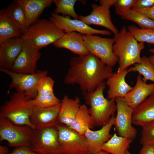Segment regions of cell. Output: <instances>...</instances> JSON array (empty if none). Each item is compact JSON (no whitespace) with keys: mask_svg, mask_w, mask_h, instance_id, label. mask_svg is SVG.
I'll list each match as a JSON object with an SVG mask.
<instances>
[{"mask_svg":"<svg viewBox=\"0 0 154 154\" xmlns=\"http://www.w3.org/2000/svg\"><path fill=\"white\" fill-rule=\"evenodd\" d=\"M123 18L135 23L140 28L154 29V21L141 12L131 9Z\"/></svg>","mask_w":154,"mask_h":154,"instance_id":"obj_30","label":"cell"},{"mask_svg":"<svg viewBox=\"0 0 154 154\" xmlns=\"http://www.w3.org/2000/svg\"><path fill=\"white\" fill-rule=\"evenodd\" d=\"M49 20L65 33L77 32L83 35L100 34L109 36L112 32L107 30L95 29L79 19H71L68 16L60 15L54 13H51Z\"/></svg>","mask_w":154,"mask_h":154,"instance_id":"obj_13","label":"cell"},{"mask_svg":"<svg viewBox=\"0 0 154 154\" xmlns=\"http://www.w3.org/2000/svg\"><path fill=\"white\" fill-rule=\"evenodd\" d=\"M60 108V104L47 108L33 106L29 120L34 130L56 126L59 123L58 117Z\"/></svg>","mask_w":154,"mask_h":154,"instance_id":"obj_14","label":"cell"},{"mask_svg":"<svg viewBox=\"0 0 154 154\" xmlns=\"http://www.w3.org/2000/svg\"><path fill=\"white\" fill-rule=\"evenodd\" d=\"M22 31L8 15L6 8L0 11V44L13 37H21Z\"/></svg>","mask_w":154,"mask_h":154,"instance_id":"obj_24","label":"cell"},{"mask_svg":"<svg viewBox=\"0 0 154 154\" xmlns=\"http://www.w3.org/2000/svg\"><path fill=\"white\" fill-rule=\"evenodd\" d=\"M77 0H53L56 6L54 13L61 14L72 17L74 19H79V16L75 11L74 6Z\"/></svg>","mask_w":154,"mask_h":154,"instance_id":"obj_29","label":"cell"},{"mask_svg":"<svg viewBox=\"0 0 154 154\" xmlns=\"http://www.w3.org/2000/svg\"><path fill=\"white\" fill-rule=\"evenodd\" d=\"M65 33L49 19H39L26 29L21 38L25 43L39 50L53 44Z\"/></svg>","mask_w":154,"mask_h":154,"instance_id":"obj_3","label":"cell"},{"mask_svg":"<svg viewBox=\"0 0 154 154\" xmlns=\"http://www.w3.org/2000/svg\"><path fill=\"white\" fill-rule=\"evenodd\" d=\"M116 0H101L100 5L93 3L91 5L92 10L89 15L79 16V19L88 25H96L104 27L116 34L119 31L112 23L111 19L110 8L114 6Z\"/></svg>","mask_w":154,"mask_h":154,"instance_id":"obj_11","label":"cell"},{"mask_svg":"<svg viewBox=\"0 0 154 154\" xmlns=\"http://www.w3.org/2000/svg\"><path fill=\"white\" fill-rule=\"evenodd\" d=\"M79 98H71L65 95L61 101L58 120L59 123L69 127L73 121L81 106Z\"/></svg>","mask_w":154,"mask_h":154,"instance_id":"obj_23","label":"cell"},{"mask_svg":"<svg viewBox=\"0 0 154 154\" xmlns=\"http://www.w3.org/2000/svg\"><path fill=\"white\" fill-rule=\"evenodd\" d=\"M41 55L39 50L25 42L23 48L11 70L19 73H34L37 71V64Z\"/></svg>","mask_w":154,"mask_h":154,"instance_id":"obj_15","label":"cell"},{"mask_svg":"<svg viewBox=\"0 0 154 154\" xmlns=\"http://www.w3.org/2000/svg\"><path fill=\"white\" fill-rule=\"evenodd\" d=\"M139 154H154V146L143 145Z\"/></svg>","mask_w":154,"mask_h":154,"instance_id":"obj_39","label":"cell"},{"mask_svg":"<svg viewBox=\"0 0 154 154\" xmlns=\"http://www.w3.org/2000/svg\"><path fill=\"white\" fill-rule=\"evenodd\" d=\"M128 73L138 72L143 76L142 80L145 82L149 80L154 82V66L146 56L142 57L140 62L134 64L133 66L128 69Z\"/></svg>","mask_w":154,"mask_h":154,"instance_id":"obj_28","label":"cell"},{"mask_svg":"<svg viewBox=\"0 0 154 154\" xmlns=\"http://www.w3.org/2000/svg\"><path fill=\"white\" fill-rule=\"evenodd\" d=\"M126 154H131V153L128 151V150H127L126 151Z\"/></svg>","mask_w":154,"mask_h":154,"instance_id":"obj_44","label":"cell"},{"mask_svg":"<svg viewBox=\"0 0 154 154\" xmlns=\"http://www.w3.org/2000/svg\"><path fill=\"white\" fill-rule=\"evenodd\" d=\"M34 129L27 125H18L9 119L0 117V142L6 140L8 146L31 147V139Z\"/></svg>","mask_w":154,"mask_h":154,"instance_id":"obj_7","label":"cell"},{"mask_svg":"<svg viewBox=\"0 0 154 154\" xmlns=\"http://www.w3.org/2000/svg\"><path fill=\"white\" fill-rule=\"evenodd\" d=\"M149 52L154 54V48H151L149 49Z\"/></svg>","mask_w":154,"mask_h":154,"instance_id":"obj_43","label":"cell"},{"mask_svg":"<svg viewBox=\"0 0 154 154\" xmlns=\"http://www.w3.org/2000/svg\"><path fill=\"white\" fill-rule=\"evenodd\" d=\"M94 127L92 119L88 108L85 104L81 105L73 121L68 127L81 135H84L86 129Z\"/></svg>","mask_w":154,"mask_h":154,"instance_id":"obj_25","label":"cell"},{"mask_svg":"<svg viewBox=\"0 0 154 154\" xmlns=\"http://www.w3.org/2000/svg\"><path fill=\"white\" fill-rule=\"evenodd\" d=\"M133 141L131 139L118 135L115 133L103 145L102 150L110 154H126Z\"/></svg>","mask_w":154,"mask_h":154,"instance_id":"obj_26","label":"cell"},{"mask_svg":"<svg viewBox=\"0 0 154 154\" xmlns=\"http://www.w3.org/2000/svg\"><path fill=\"white\" fill-rule=\"evenodd\" d=\"M115 117L112 116L109 122L100 129L93 131L87 129L84 136L88 143L91 154H96L102 151L103 145L112 136L110 131L114 126Z\"/></svg>","mask_w":154,"mask_h":154,"instance_id":"obj_17","label":"cell"},{"mask_svg":"<svg viewBox=\"0 0 154 154\" xmlns=\"http://www.w3.org/2000/svg\"><path fill=\"white\" fill-rule=\"evenodd\" d=\"M140 142L143 145L154 146V120L142 127Z\"/></svg>","mask_w":154,"mask_h":154,"instance_id":"obj_33","label":"cell"},{"mask_svg":"<svg viewBox=\"0 0 154 154\" xmlns=\"http://www.w3.org/2000/svg\"><path fill=\"white\" fill-rule=\"evenodd\" d=\"M0 70L9 75L11 79L8 94L12 89L14 88L16 92L33 99L37 95V87L39 81L47 76L48 74L47 70H38L32 74L16 73L2 67H0Z\"/></svg>","mask_w":154,"mask_h":154,"instance_id":"obj_6","label":"cell"},{"mask_svg":"<svg viewBox=\"0 0 154 154\" xmlns=\"http://www.w3.org/2000/svg\"><path fill=\"white\" fill-rule=\"evenodd\" d=\"M24 44L21 37L11 38L0 44V67L11 70Z\"/></svg>","mask_w":154,"mask_h":154,"instance_id":"obj_16","label":"cell"},{"mask_svg":"<svg viewBox=\"0 0 154 154\" xmlns=\"http://www.w3.org/2000/svg\"><path fill=\"white\" fill-rule=\"evenodd\" d=\"M153 93L154 83L147 84L139 74L134 86L123 98L125 103L133 110Z\"/></svg>","mask_w":154,"mask_h":154,"instance_id":"obj_18","label":"cell"},{"mask_svg":"<svg viewBox=\"0 0 154 154\" xmlns=\"http://www.w3.org/2000/svg\"><path fill=\"white\" fill-rule=\"evenodd\" d=\"M9 154H39L33 151L31 147L21 146L15 148Z\"/></svg>","mask_w":154,"mask_h":154,"instance_id":"obj_37","label":"cell"},{"mask_svg":"<svg viewBox=\"0 0 154 154\" xmlns=\"http://www.w3.org/2000/svg\"><path fill=\"white\" fill-rule=\"evenodd\" d=\"M148 58L150 61L154 66V54L150 56Z\"/></svg>","mask_w":154,"mask_h":154,"instance_id":"obj_41","label":"cell"},{"mask_svg":"<svg viewBox=\"0 0 154 154\" xmlns=\"http://www.w3.org/2000/svg\"><path fill=\"white\" fill-rule=\"evenodd\" d=\"M132 9L142 12L148 18L154 21V6L146 8Z\"/></svg>","mask_w":154,"mask_h":154,"instance_id":"obj_38","label":"cell"},{"mask_svg":"<svg viewBox=\"0 0 154 154\" xmlns=\"http://www.w3.org/2000/svg\"><path fill=\"white\" fill-rule=\"evenodd\" d=\"M127 29L138 42L154 44V29H142L134 25Z\"/></svg>","mask_w":154,"mask_h":154,"instance_id":"obj_31","label":"cell"},{"mask_svg":"<svg viewBox=\"0 0 154 154\" xmlns=\"http://www.w3.org/2000/svg\"><path fill=\"white\" fill-rule=\"evenodd\" d=\"M6 9L8 16L23 33L26 27L25 15L22 6L17 0H15Z\"/></svg>","mask_w":154,"mask_h":154,"instance_id":"obj_27","label":"cell"},{"mask_svg":"<svg viewBox=\"0 0 154 154\" xmlns=\"http://www.w3.org/2000/svg\"><path fill=\"white\" fill-rule=\"evenodd\" d=\"M96 154H110L105 151L102 150Z\"/></svg>","mask_w":154,"mask_h":154,"instance_id":"obj_42","label":"cell"},{"mask_svg":"<svg viewBox=\"0 0 154 154\" xmlns=\"http://www.w3.org/2000/svg\"><path fill=\"white\" fill-rule=\"evenodd\" d=\"M106 84L101 83L94 91L83 93L86 105L93 119L94 126H103L114 116L117 110L115 99L106 98L104 94Z\"/></svg>","mask_w":154,"mask_h":154,"instance_id":"obj_4","label":"cell"},{"mask_svg":"<svg viewBox=\"0 0 154 154\" xmlns=\"http://www.w3.org/2000/svg\"><path fill=\"white\" fill-rule=\"evenodd\" d=\"M136 1V0H116L114 5L116 13L123 18L132 9Z\"/></svg>","mask_w":154,"mask_h":154,"instance_id":"obj_35","label":"cell"},{"mask_svg":"<svg viewBox=\"0 0 154 154\" xmlns=\"http://www.w3.org/2000/svg\"><path fill=\"white\" fill-rule=\"evenodd\" d=\"M126 68L120 72H115L107 79L106 84L108 86V98L115 99L121 97L123 98L131 91L133 87L127 83L125 77L128 73Z\"/></svg>","mask_w":154,"mask_h":154,"instance_id":"obj_19","label":"cell"},{"mask_svg":"<svg viewBox=\"0 0 154 154\" xmlns=\"http://www.w3.org/2000/svg\"><path fill=\"white\" fill-rule=\"evenodd\" d=\"M154 6V0H136L132 9H141Z\"/></svg>","mask_w":154,"mask_h":154,"instance_id":"obj_36","label":"cell"},{"mask_svg":"<svg viewBox=\"0 0 154 154\" xmlns=\"http://www.w3.org/2000/svg\"><path fill=\"white\" fill-rule=\"evenodd\" d=\"M61 102L54 94L48 96L37 95L33 100L32 104L33 106L47 108L59 104Z\"/></svg>","mask_w":154,"mask_h":154,"instance_id":"obj_32","label":"cell"},{"mask_svg":"<svg viewBox=\"0 0 154 154\" xmlns=\"http://www.w3.org/2000/svg\"><path fill=\"white\" fill-rule=\"evenodd\" d=\"M9 150L5 146L0 145V154H9Z\"/></svg>","mask_w":154,"mask_h":154,"instance_id":"obj_40","label":"cell"},{"mask_svg":"<svg viewBox=\"0 0 154 154\" xmlns=\"http://www.w3.org/2000/svg\"><path fill=\"white\" fill-rule=\"evenodd\" d=\"M69 64L64 82L67 84H78L83 93L94 91L113 73L112 67L90 52L72 57Z\"/></svg>","mask_w":154,"mask_h":154,"instance_id":"obj_1","label":"cell"},{"mask_svg":"<svg viewBox=\"0 0 154 154\" xmlns=\"http://www.w3.org/2000/svg\"><path fill=\"white\" fill-rule=\"evenodd\" d=\"M33 99L17 92L11 94L0 108V117L6 118L18 125H27L34 130L29 120Z\"/></svg>","mask_w":154,"mask_h":154,"instance_id":"obj_5","label":"cell"},{"mask_svg":"<svg viewBox=\"0 0 154 154\" xmlns=\"http://www.w3.org/2000/svg\"><path fill=\"white\" fill-rule=\"evenodd\" d=\"M54 81L51 78L46 76L39 81L37 87V95L50 96L54 94Z\"/></svg>","mask_w":154,"mask_h":154,"instance_id":"obj_34","label":"cell"},{"mask_svg":"<svg viewBox=\"0 0 154 154\" xmlns=\"http://www.w3.org/2000/svg\"><path fill=\"white\" fill-rule=\"evenodd\" d=\"M22 6L25 15L26 29L38 19L44 10L53 0H17Z\"/></svg>","mask_w":154,"mask_h":154,"instance_id":"obj_21","label":"cell"},{"mask_svg":"<svg viewBox=\"0 0 154 154\" xmlns=\"http://www.w3.org/2000/svg\"><path fill=\"white\" fill-rule=\"evenodd\" d=\"M117 106V115L114 126L118 135L133 140L137 133L136 129L132 125V116L133 109L125 102L123 98L115 99Z\"/></svg>","mask_w":154,"mask_h":154,"instance_id":"obj_12","label":"cell"},{"mask_svg":"<svg viewBox=\"0 0 154 154\" xmlns=\"http://www.w3.org/2000/svg\"><path fill=\"white\" fill-rule=\"evenodd\" d=\"M53 44L57 48L66 49L78 56L90 53L85 46L83 35L76 32L65 33Z\"/></svg>","mask_w":154,"mask_h":154,"instance_id":"obj_20","label":"cell"},{"mask_svg":"<svg viewBox=\"0 0 154 154\" xmlns=\"http://www.w3.org/2000/svg\"><path fill=\"white\" fill-rule=\"evenodd\" d=\"M86 47L89 52L99 58L107 66L112 67L118 62L114 54V38H105L93 35H83Z\"/></svg>","mask_w":154,"mask_h":154,"instance_id":"obj_10","label":"cell"},{"mask_svg":"<svg viewBox=\"0 0 154 154\" xmlns=\"http://www.w3.org/2000/svg\"><path fill=\"white\" fill-rule=\"evenodd\" d=\"M58 140L62 154H91L84 135L59 123Z\"/></svg>","mask_w":154,"mask_h":154,"instance_id":"obj_9","label":"cell"},{"mask_svg":"<svg viewBox=\"0 0 154 154\" xmlns=\"http://www.w3.org/2000/svg\"><path fill=\"white\" fill-rule=\"evenodd\" d=\"M154 120V93L133 110L132 123L142 127Z\"/></svg>","mask_w":154,"mask_h":154,"instance_id":"obj_22","label":"cell"},{"mask_svg":"<svg viewBox=\"0 0 154 154\" xmlns=\"http://www.w3.org/2000/svg\"><path fill=\"white\" fill-rule=\"evenodd\" d=\"M56 126L35 129L31 139V147L39 154H62Z\"/></svg>","mask_w":154,"mask_h":154,"instance_id":"obj_8","label":"cell"},{"mask_svg":"<svg viewBox=\"0 0 154 154\" xmlns=\"http://www.w3.org/2000/svg\"><path fill=\"white\" fill-rule=\"evenodd\" d=\"M114 38L113 52L118 58L117 72L140 62L141 52L145 48L144 42L137 41L125 26L114 35Z\"/></svg>","mask_w":154,"mask_h":154,"instance_id":"obj_2","label":"cell"}]
</instances>
